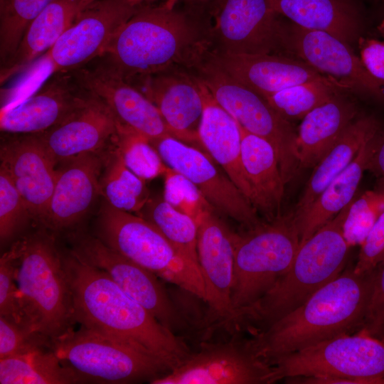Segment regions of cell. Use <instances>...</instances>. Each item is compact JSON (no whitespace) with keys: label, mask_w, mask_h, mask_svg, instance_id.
<instances>
[{"label":"cell","mask_w":384,"mask_h":384,"mask_svg":"<svg viewBox=\"0 0 384 384\" xmlns=\"http://www.w3.org/2000/svg\"><path fill=\"white\" fill-rule=\"evenodd\" d=\"M76 323L154 356L173 370L191 354L185 341L124 293L102 270L63 255Z\"/></svg>","instance_id":"cell-1"},{"label":"cell","mask_w":384,"mask_h":384,"mask_svg":"<svg viewBox=\"0 0 384 384\" xmlns=\"http://www.w3.org/2000/svg\"><path fill=\"white\" fill-rule=\"evenodd\" d=\"M176 1L140 6L100 58L128 82L173 68H194L209 51V25L176 9Z\"/></svg>","instance_id":"cell-2"},{"label":"cell","mask_w":384,"mask_h":384,"mask_svg":"<svg viewBox=\"0 0 384 384\" xmlns=\"http://www.w3.org/2000/svg\"><path fill=\"white\" fill-rule=\"evenodd\" d=\"M378 267L362 274L345 269L301 306L249 339L270 365L277 359L359 331L364 323Z\"/></svg>","instance_id":"cell-3"},{"label":"cell","mask_w":384,"mask_h":384,"mask_svg":"<svg viewBox=\"0 0 384 384\" xmlns=\"http://www.w3.org/2000/svg\"><path fill=\"white\" fill-rule=\"evenodd\" d=\"M351 203L300 244L289 270L255 304L236 314L230 328L253 334L265 330L341 274L351 247L343 230Z\"/></svg>","instance_id":"cell-4"},{"label":"cell","mask_w":384,"mask_h":384,"mask_svg":"<svg viewBox=\"0 0 384 384\" xmlns=\"http://www.w3.org/2000/svg\"><path fill=\"white\" fill-rule=\"evenodd\" d=\"M17 261L20 302L31 329L50 342L76 324L63 254L54 233L41 228L11 246Z\"/></svg>","instance_id":"cell-5"},{"label":"cell","mask_w":384,"mask_h":384,"mask_svg":"<svg viewBox=\"0 0 384 384\" xmlns=\"http://www.w3.org/2000/svg\"><path fill=\"white\" fill-rule=\"evenodd\" d=\"M301 244L292 215L234 233L233 318L267 294L291 267Z\"/></svg>","instance_id":"cell-6"},{"label":"cell","mask_w":384,"mask_h":384,"mask_svg":"<svg viewBox=\"0 0 384 384\" xmlns=\"http://www.w3.org/2000/svg\"><path fill=\"white\" fill-rule=\"evenodd\" d=\"M94 235L159 278L206 301L199 267L182 256L158 228L141 216L118 210L104 201Z\"/></svg>","instance_id":"cell-7"},{"label":"cell","mask_w":384,"mask_h":384,"mask_svg":"<svg viewBox=\"0 0 384 384\" xmlns=\"http://www.w3.org/2000/svg\"><path fill=\"white\" fill-rule=\"evenodd\" d=\"M272 366L277 381L384 384V341L358 331L286 355Z\"/></svg>","instance_id":"cell-8"},{"label":"cell","mask_w":384,"mask_h":384,"mask_svg":"<svg viewBox=\"0 0 384 384\" xmlns=\"http://www.w3.org/2000/svg\"><path fill=\"white\" fill-rule=\"evenodd\" d=\"M191 70L213 99L249 132L268 141L274 147L285 183L299 168L297 132L261 95L223 70L209 51Z\"/></svg>","instance_id":"cell-9"},{"label":"cell","mask_w":384,"mask_h":384,"mask_svg":"<svg viewBox=\"0 0 384 384\" xmlns=\"http://www.w3.org/2000/svg\"><path fill=\"white\" fill-rule=\"evenodd\" d=\"M50 348L89 383L150 382L171 370L161 360L83 326L52 341Z\"/></svg>","instance_id":"cell-10"},{"label":"cell","mask_w":384,"mask_h":384,"mask_svg":"<svg viewBox=\"0 0 384 384\" xmlns=\"http://www.w3.org/2000/svg\"><path fill=\"white\" fill-rule=\"evenodd\" d=\"M71 242L73 255L104 271L166 328L175 333L188 326L186 319L154 273L114 251L95 235L75 233Z\"/></svg>","instance_id":"cell-11"},{"label":"cell","mask_w":384,"mask_h":384,"mask_svg":"<svg viewBox=\"0 0 384 384\" xmlns=\"http://www.w3.org/2000/svg\"><path fill=\"white\" fill-rule=\"evenodd\" d=\"M278 16L270 0H218L208 33L209 51L283 55L284 21Z\"/></svg>","instance_id":"cell-12"},{"label":"cell","mask_w":384,"mask_h":384,"mask_svg":"<svg viewBox=\"0 0 384 384\" xmlns=\"http://www.w3.org/2000/svg\"><path fill=\"white\" fill-rule=\"evenodd\" d=\"M277 382L272 365L259 358L249 339L202 343L200 349L151 384H269Z\"/></svg>","instance_id":"cell-13"},{"label":"cell","mask_w":384,"mask_h":384,"mask_svg":"<svg viewBox=\"0 0 384 384\" xmlns=\"http://www.w3.org/2000/svg\"><path fill=\"white\" fill-rule=\"evenodd\" d=\"M163 162L189 179L211 208L247 229L262 222L257 209L205 151L167 136L149 140Z\"/></svg>","instance_id":"cell-14"},{"label":"cell","mask_w":384,"mask_h":384,"mask_svg":"<svg viewBox=\"0 0 384 384\" xmlns=\"http://www.w3.org/2000/svg\"><path fill=\"white\" fill-rule=\"evenodd\" d=\"M282 50L283 55L304 61L348 90L384 102V87L370 75L352 47L337 37L284 22Z\"/></svg>","instance_id":"cell-15"},{"label":"cell","mask_w":384,"mask_h":384,"mask_svg":"<svg viewBox=\"0 0 384 384\" xmlns=\"http://www.w3.org/2000/svg\"><path fill=\"white\" fill-rule=\"evenodd\" d=\"M139 7L129 0L95 1L48 51L51 74L74 70L103 56Z\"/></svg>","instance_id":"cell-16"},{"label":"cell","mask_w":384,"mask_h":384,"mask_svg":"<svg viewBox=\"0 0 384 384\" xmlns=\"http://www.w3.org/2000/svg\"><path fill=\"white\" fill-rule=\"evenodd\" d=\"M69 73L83 90L108 107L119 125L149 140L167 136L175 137L155 105L103 58H99L95 63L92 61Z\"/></svg>","instance_id":"cell-17"},{"label":"cell","mask_w":384,"mask_h":384,"mask_svg":"<svg viewBox=\"0 0 384 384\" xmlns=\"http://www.w3.org/2000/svg\"><path fill=\"white\" fill-rule=\"evenodd\" d=\"M131 82L158 108L175 138L203 150L198 137L204 85L186 68H173Z\"/></svg>","instance_id":"cell-18"},{"label":"cell","mask_w":384,"mask_h":384,"mask_svg":"<svg viewBox=\"0 0 384 384\" xmlns=\"http://www.w3.org/2000/svg\"><path fill=\"white\" fill-rule=\"evenodd\" d=\"M15 135L1 145V166L26 201L33 220L42 225L55 184L56 163L37 134Z\"/></svg>","instance_id":"cell-19"},{"label":"cell","mask_w":384,"mask_h":384,"mask_svg":"<svg viewBox=\"0 0 384 384\" xmlns=\"http://www.w3.org/2000/svg\"><path fill=\"white\" fill-rule=\"evenodd\" d=\"M54 75L26 100L1 110V132L12 134L44 132L65 121L84 104L88 93L69 72Z\"/></svg>","instance_id":"cell-20"},{"label":"cell","mask_w":384,"mask_h":384,"mask_svg":"<svg viewBox=\"0 0 384 384\" xmlns=\"http://www.w3.org/2000/svg\"><path fill=\"white\" fill-rule=\"evenodd\" d=\"M104 151L82 154L61 162L42 228L53 233L65 230L82 219L100 195Z\"/></svg>","instance_id":"cell-21"},{"label":"cell","mask_w":384,"mask_h":384,"mask_svg":"<svg viewBox=\"0 0 384 384\" xmlns=\"http://www.w3.org/2000/svg\"><path fill=\"white\" fill-rule=\"evenodd\" d=\"M199 267L204 280L206 301L224 325L232 316L231 288L234 269L233 235L214 213L206 210L197 221Z\"/></svg>","instance_id":"cell-22"},{"label":"cell","mask_w":384,"mask_h":384,"mask_svg":"<svg viewBox=\"0 0 384 384\" xmlns=\"http://www.w3.org/2000/svg\"><path fill=\"white\" fill-rule=\"evenodd\" d=\"M87 93L71 116L37 134L56 164L82 154L102 152L116 142L118 125L113 114L100 99Z\"/></svg>","instance_id":"cell-23"},{"label":"cell","mask_w":384,"mask_h":384,"mask_svg":"<svg viewBox=\"0 0 384 384\" xmlns=\"http://www.w3.org/2000/svg\"><path fill=\"white\" fill-rule=\"evenodd\" d=\"M209 55L228 74L264 97L307 82L341 83L288 55L215 54L210 51Z\"/></svg>","instance_id":"cell-24"},{"label":"cell","mask_w":384,"mask_h":384,"mask_svg":"<svg viewBox=\"0 0 384 384\" xmlns=\"http://www.w3.org/2000/svg\"><path fill=\"white\" fill-rule=\"evenodd\" d=\"M204 98L198 129L201 145L256 208V196L242 162L239 124L216 102L205 85Z\"/></svg>","instance_id":"cell-25"},{"label":"cell","mask_w":384,"mask_h":384,"mask_svg":"<svg viewBox=\"0 0 384 384\" xmlns=\"http://www.w3.org/2000/svg\"><path fill=\"white\" fill-rule=\"evenodd\" d=\"M95 1L53 0L29 25L14 55L1 65V83L25 70L48 52Z\"/></svg>","instance_id":"cell-26"},{"label":"cell","mask_w":384,"mask_h":384,"mask_svg":"<svg viewBox=\"0 0 384 384\" xmlns=\"http://www.w3.org/2000/svg\"><path fill=\"white\" fill-rule=\"evenodd\" d=\"M356 105L336 94L328 102L309 112L297 132L300 169L314 167L358 117Z\"/></svg>","instance_id":"cell-27"},{"label":"cell","mask_w":384,"mask_h":384,"mask_svg":"<svg viewBox=\"0 0 384 384\" xmlns=\"http://www.w3.org/2000/svg\"><path fill=\"white\" fill-rule=\"evenodd\" d=\"M381 128L372 114L358 116L346 129L328 152L314 167L305 189L297 202L293 219L300 217L324 188L354 159L361 146Z\"/></svg>","instance_id":"cell-28"},{"label":"cell","mask_w":384,"mask_h":384,"mask_svg":"<svg viewBox=\"0 0 384 384\" xmlns=\"http://www.w3.org/2000/svg\"><path fill=\"white\" fill-rule=\"evenodd\" d=\"M273 9L296 25L327 32L349 46L358 43L362 23L348 0H270Z\"/></svg>","instance_id":"cell-29"},{"label":"cell","mask_w":384,"mask_h":384,"mask_svg":"<svg viewBox=\"0 0 384 384\" xmlns=\"http://www.w3.org/2000/svg\"><path fill=\"white\" fill-rule=\"evenodd\" d=\"M239 127L242 162L256 196V208L273 220L280 215L286 184L276 151L268 141Z\"/></svg>","instance_id":"cell-30"},{"label":"cell","mask_w":384,"mask_h":384,"mask_svg":"<svg viewBox=\"0 0 384 384\" xmlns=\"http://www.w3.org/2000/svg\"><path fill=\"white\" fill-rule=\"evenodd\" d=\"M375 134L364 143L351 163L331 181L309 208L300 217L293 219L299 231L301 243L356 198L373 152Z\"/></svg>","instance_id":"cell-31"},{"label":"cell","mask_w":384,"mask_h":384,"mask_svg":"<svg viewBox=\"0 0 384 384\" xmlns=\"http://www.w3.org/2000/svg\"><path fill=\"white\" fill-rule=\"evenodd\" d=\"M1 384L87 383L63 364L50 347H41L0 359Z\"/></svg>","instance_id":"cell-32"},{"label":"cell","mask_w":384,"mask_h":384,"mask_svg":"<svg viewBox=\"0 0 384 384\" xmlns=\"http://www.w3.org/2000/svg\"><path fill=\"white\" fill-rule=\"evenodd\" d=\"M103 155L100 196L118 210L137 213L151 198L145 181L128 169L115 144L106 149Z\"/></svg>","instance_id":"cell-33"},{"label":"cell","mask_w":384,"mask_h":384,"mask_svg":"<svg viewBox=\"0 0 384 384\" xmlns=\"http://www.w3.org/2000/svg\"><path fill=\"white\" fill-rule=\"evenodd\" d=\"M136 214L154 225L182 256L199 267L198 224L193 218L157 197L150 198Z\"/></svg>","instance_id":"cell-34"},{"label":"cell","mask_w":384,"mask_h":384,"mask_svg":"<svg viewBox=\"0 0 384 384\" xmlns=\"http://www.w3.org/2000/svg\"><path fill=\"white\" fill-rule=\"evenodd\" d=\"M343 90H348L341 83L311 81L289 87L265 98L290 122L302 119L312 110Z\"/></svg>","instance_id":"cell-35"},{"label":"cell","mask_w":384,"mask_h":384,"mask_svg":"<svg viewBox=\"0 0 384 384\" xmlns=\"http://www.w3.org/2000/svg\"><path fill=\"white\" fill-rule=\"evenodd\" d=\"M53 0H0V65L18 48L31 22Z\"/></svg>","instance_id":"cell-36"},{"label":"cell","mask_w":384,"mask_h":384,"mask_svg":"<svg viewBox=\"0 0 384 384\" xmlns=\"http://www.w3.org/2000/svg\"><path fill=\"white\" fill-rule=\"evenodd\" d=\"M117 125L115 144L128 169L144 181L164 175L168 166L149 140L131 129Z\"/></svg>","instance_id":"cell-37"},{"label":"cell","mask_w":384,"mask_h":384,"mask_svg":"<svg viewBox=\"0 0 384 384\" xmlns=\"http://www.w3.org/2000/svg\"><path fill=\"white\" fill-rule=\"evenodd\" d=\"M384 213V186L357 195L351 203L343 223V235L351 247L361 245Z\"/></svg>","instance_id":"cell-38"},{"label":"cell","mask_w":384,"mask_h":384,"mask_svg":"<svg viewBox=\"0 0 384 384\" xmlns=\"http://www.w3.org/2000/svg\"><path fill=\"white\" fill-rule=\"evenodd\" d=\"M33 220L29 208L4 168L0 167L1 245L12 240Z\"/></svg>","instance_id":"cell-39"},{"label":"cell","mask_w":384,"mask_h":384,"mask_svg":"<svg viewBox=\"0 0 384 384\" xmlns=\"http://www.w3.org/2000/svg\"><path fill=\"white\" fill-rule=\"evenodd\" d=\"M164 176L163 198L176 209L197 223L206 210L212 208L198 188L183 175L168 167Z\"/></svg>","instance_id":"cell-40"},{"label":"cell","mask_w":384,"mask_h":384,"mask_svg":"<svg viewBox=\"0 0 384 384\" xmlns=\"http://www.w3.org/2000/svg\"><path fill=\"white\" fill-rule=\"evenodd\" d=\"M16 270V257L11 247L0 259V316L32 330L21 308Z\"/></svg>","instance_id":"cell-41"},{"label":"cell","mask_w":384,"mask_h":384,"mask_svg":"<svg viewBox=\"0 0 384 384\" xmlns=\"http://www.w3.org/2000/svg\"><path fill=\"white\" fill-rule=\"evenodd\" d=\"M50 343L42 335L0 316V359L37 348L50 347Z\"/></svg>","instance_id":"cell-42"},{"label":"cell","mask_w":384,"mask_h":384,"mask_svg":"<svg viewBox=\"0 0 384 384\" xmlns=\"http://www.w3.org/2000/svg\"><path fill=\"white\" fill-rule=\"evenodd\" d=\"M384 263V213L375 222L361 245L353 270L358 274L372 271Z\"/></svg>","instance_id":"cell-43"},{"label":"cell","mask_w":384,"mask_h":384,"mask_svg":"<svg viewBox=\"0 0 384 384\" xmlns=\"http://www.w3.org/2000/svg\"><path fill=\"white\" fill-rule=\"evenodd\" d=\"M384 329V263L378 267L368 311L359 331L378 337Z\"/></svg>","instance_id":"cell-44"},{"label":"cell","mask_w":384,"mask_h":384,"mask_svg":"<svg viewBox=\"0 0 384 384\" xmlns=\"http://www.w3.org/2000/svg\"><path fill=\"white\" fill-rule=\"evenodd\" d=\"M357 44L363 65L384 87V42L361 36Z\"/></svg>","instance_id":"cell-45"},{"label":"cell","mask_w":384,"mask_h":384,"mask_svg":"<svg viewBox=\"0 0 384 384\" xmlns=\"http://www.w3.org/2000/svg\"><path fill=\"white\" fill-rule=\"evenodd\" d=\"M366 171L375 178L376 186H384V129L380 128L375 136L373 152Z\"/></svg>","instance_id":"cell-46"},{"label":"cell","mask_w":384,"mask_h":384,"mask_svg":"<svg viewBox=\"0 0 384 384\" xmlns=\"http://www.w3.org/2000/svg\"><path fill=\"white\" fill-rule=\"evenodd\" d=\"M135 6L151 4L155 0H129Z\"/></svg>","instance_id":"cell-47"},{"label":"cell","mask_w":384,"mask_h":384,"mask_svg":"<svg viewBox=\"0 0 384 384\" xmlns=\"http://www.w3.org/2000/svg\"><path fill=\"white\" fill-rule=\"evenodd\" d=\"M378 29L379 32L384 36V18L379 24Z\"/></svg>","instance_id":"cell-48"},{"label":"cell","mask_w":384,"mask_h":384,"mask_svg":"<svg viewBox=\"0 0 384 384\" xmlns=\"http://www.w3.org/2000/svg\"><path fill=\"white\" fill-rule=\"evenodd\" d=\"M377 338H379L384 341V329H383V331L380 332V334Z\"/></svg>","instance_id":"cell-49"}]
</instances>
